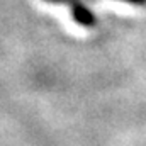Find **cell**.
I'll use <instances>...</instances> for the list:
<instances>
[{
    "instance_id": "6da1fadb",
    "label": "cell",
    "mask_w": 146,
    "mask_h": 146,
    "mask_svg": "<svg viewBox=\"0 0 146 146\" xmlns=\"http://www.w3.org/2000/svg\"><path fill=\"white\" fill-rule=\"evenodd\" d=\"M42 2L68 7L70 14H72V19L82 27H94L97 24L95 14L83 3V0H42Z\"/></svg>"
},
{
    "instance_id": "7a4b0ae2",
    "label": "cell",
    "mask_w": 146,
    "mask_h": 146,
    "mask_svg": "<svg viewBox=\"0 0 146 146\" xmlns=\"http://www.w3.org/2000/svg\"><path fill=\"white\" fill-rule=\"evenodd\" d=\"M121 2H127L131 5H145L146 0H121Z\"/></svg>"
}]
</instances>
